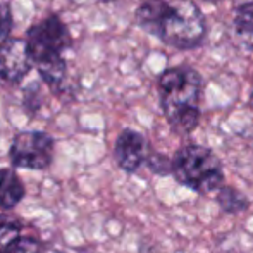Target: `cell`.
<instances>
[{
	"label": "cell",
	"instance_id": "6da1fadb",
	"mask_svg": "<svg viewBox=\"0 0 253 253\" xmlns=\"http://www.w3.org/2000/svg\"><path fill=\"white\" fill-rule=\"evenodd\" d=\"M134 23L176 50L200 47L207 35L205 16L195 0H141L134 10Z\"/></svg>",
	"mask_w": 253,
	"mask_h": 253
},
{
	"label": "cell",
	"instance_id": "7a4b0ae2",
	"mask_svg": "<svg viewBox=\"0 0 253 253\" xmlns=\"http://www.w3.org/2000/svg\"><path fill=\"white\" fill-rule=\"evenodd\" d=\"M157 91L160 109L170 129L177 134L193 133L202 117V74L191 66L169 67L157 78Z\"/></svg>",
	"mask_w": 253,
	"mask_h": 253
},
{
	"label": "cell",
	"instance_id": "3957f363",
	"mask_svg": "<svg viewBox=\"0 0 253 253\" xmlns=\"http://www.w3.org/2000/svg\"><path fill=\"white\" fill-rule=\"evenodd\" d=\"M172 177L202 197L226 186V174L219 155L209 147L190 143L177 148L172 157Z\"/></svg>",
	"mask_w": 253,
	"mask_h": 253
},
{
	"label": "cell",
	"instance_id": "277c9868",
	"mask_svg": "<svg viewBox=\"0 0 253 253\" xmlns=\"http://www.w3.org/2000/svg\"><path fill=\"white\" fill-rule=\"evenodd\" d=\"M24 43L28 57L37 69L64 60V52L73 47V35L62 17L50 12L28 28L24 33Z\"/></svg>",
	"mask_w": 253,
	"mask_h": 253
},
{
	"label": "cell",
	"instance_id": "5b68a950",
	"mask_svg": "<svg viewBox=\"0 0 253 253\" xmlns=\"http://www.w3.org/2000/svg\"><path fill=\"white\" fill-rule=\"evenodd\" d=\"M55 138L47 131L24 129L14 134L9 147L12 167L26 170H47L53 162Z\"/></svg>",
	"mask_w": 253,
	"mask_h": 253
},
{
	"label": "cell",
	"instance_id": "8992f818",
	"mask_svg": "<svg viewBox=\"0 0 253 253\" xmlns=\"http://www.w3.org/2000/svg\"><path fill=\"white\" fill-rule=\"evenodd\" d=\"M24 38H9L0 45V84L17 86L33 71Z\"/></svg>",
	"mask_w": 253,
	"mask_h": 253
},
{
	"label": "cell",
	"instance_id": "52a82bcc",
	"mask_svg": "<svg viewBox=\"0 0 253 253\" xmlns=\"http://www.w3.org/2000/svg\"><path fill=\"white\" fill-rule=\"evenodd\" d=\"M148 150L147 138L133 127H124L114 143V160L117 167L126 174H134L145 166Z\"/></svg>",
	"mask_w": 253,
	"mask_h": 253
},
{
	"label": "cell",
	"instance_id": "ba28073f",
	"mask_svg": "<svg viewBox=\"0 0 253 253\" xmlns=\"http://www.w3.org/2000/svg\"><path fill=\"white\" fill-rule=\"evenodd\" d=\"M231 37L240 50L253 52V0H245L234 7Z\"/></svg>",
	"mask_w": 253,
	"mask_h": 253
},
{
	"label": "cell",
	"instance_id": "9c48e42d",
	"mask_svg": "<svg viewBox=\"0 0 253 253\" xmlns=\"http://www.w3.org/2000/svg\"><path fill=\"white\" fill-rule=\"evenodd\" d=\"M26 197V186L10 167H0V210H12Z\"/></svg>",
	"mask_w": 253,
	"mask_h": 253
},
{
	"label": "cell",
	"instance_id": "30bf717a",
	"mask_svg": "<svg viewBox=\"0 0 253 253\" xmlns=\"http://www.w3.org/2000/svg\"><path fill=\"white\" fill-rule=\"evenodd\" d=\"M215 202L219 209L227 215H238V213H243L250 209V200L247 198V195L238 188L229 186V184H226L217 191Z\"/></svg>",
	"mask_w": 253,
	"mask_h": 253
},
{
	"label": "cell",
	"instance_id": "8fae6325",
	"mask_svg": "<svg viewBox=\"0 0 253 253\" xmlns=\"http://www.w3.org/2000/svg\"><path fill=\"white\" fill-rule=\"evenodd\" d=\"M23 236V222L10 213H0V253Z\"/></svg>",
	"mask_w": 253,
	"mask_h": 253
},
{
	"label": "cell",
	"instance_id": "7c38bea8",
	"mask_svg": "<svg viewBox=\"0 0 253 253\" xmlns=\"http://www.w3.org/2000/svg\"><path fill=\"white\" fill-rule=\"evenodd\" d=\"M43 91H42V81H31L23 90V109L30 117H35L38 110L43 107Z\"/></svg>",
	"mask_w": 253,
	"mask_h": 253
},
{
	"label": "cell",
	"instance_id": "4fadbf2b",
	"mask_svg": "<svg viewBox=\"0 0 253 253\" xmlns=\"http://www.w3.org/2000/svg\"><path fill=\"white\" fill-rule=\"evenodd\" d=\"M145 166L150 169L152 174L155 176H172V159L166 155V153L160 152H150L147 157V162Z\"/></svg>",
	"mask_w": 253,
	"mask_h": 253
},
{
	"label": "cell",
	"instance_id": "5bb4252c",
	"mask_svg": "<svg viewBox=\"0 0 253 253\" xmlns=\"http://www.w3.org/2000/svg\"><path fill=\"white\" fill-rule=\"evenodd\" d=\"M2 253H43V243L35 236H21Z\"/></svg>",
	"mask_w": 253,
	"mask_h": 253
},
{
	"label": "cell",
	"instance_id": "9a60e30c",
	"mask_svg": "<svg viewBox=\"0 0 253 253\" xmlns=\"http://www.w3.org/2000/svg\"><path fill=\"white\" fill-rule=\"evenodd\" d=\"M14 30V16L12 9L7 2H0V45L5 43L9 38H12Z\"/></svg>",
	"mask_w": 253,
	"mask_h": 253
},
{
	"label": "cell",
	"instance_id": "2e32d148",
	"mask_svg": "<svg viewBox=\"0 0 253 253\" xmlns=\"http://www.w3.org/2000/svg\"><path fill=\"white\" fill-rule=\"evenodd\" d=\"M247 107L248 109L253 110V90L250 91V95H248V100H247Z\"/></svg>",
	"mask_w": 253,
	"mask_h": 253
},
{
	"label": "cell",
	"instance_id": "e0dca14e",
	"mask_svg": "<svg viewBox=\"0 0 253 253\" xmlns=\"http://www.w3.org/2000/svg\"><path fill=\"white\" fill-rule=\"evenodd\" d=\"M202 2H205V3H213V5H217V3H220L222 0H202ZM241 2H245V0H238V3H241Z\"/></svg>",
	"mask_w": 253,
	"mask_h": 253
},
{
	"label": "cell",
	"instance_id": "ac0fdd59",
	"mask_svg": "<svg viewBox=\"0 0 253 253\" xmlns=\"http://www.w3.org/2000/svg\"><path fill=\"white\" fill-rule=\"evenodd\" d=\"M100 3H112V2H116V0H98Z\"/></svg>",
	"mask_w": 253,
	"mask_h": 253
}]
</instances>
